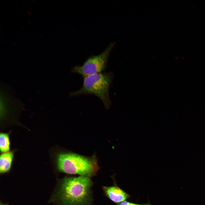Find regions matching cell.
Here are the masks:
<instances>
[{
	"mask_svg": "<svg viewBox=\"0 0 205 205\" xmlns=\"http://www.w3.org/2000/svg\"><path fill=\"white\" fill-rule=\"evenodd\" d=\"M89 177H65L58 182L50 201L57 205H92Z\"/></svg>",
	"mask_w": 205,
	"mask_h": 205,
	"instance_id": "obj_1",
	"label": "cell"
},
{
	"mask_svg": "<svg viewBox=\"0 0 205 205\" xmlns=\"http://www.w3.org/2000/svg\"><path fill=\"white\" fill-rule=\"evenodd\" d=\"M56 164L58 169L61 172L89 177L95 175L99 169L95 156L87 157L72 152L59 153Z\"/></svg>",
	"mask_w": 205,
	"mask_h": 205,
	"instance_id": "obj_2",
	"label": "cell"
},
{
	"mask_svg": "<svg viewBox=\"0 0 205 205\" xmlns=\"http://www.w3.org/2000/svg\"><path fill=\"white\" fill-rule=\"evenodd\" d=\"M113 77L110 72L100 73L83 78L82 87L78 90L71 92V97L82 95L92 94L99 97L105 107L108 109L111 102L109 91Z\"/></svg>",
	"mask_w": 205,
	"mask_h": 205,
	"instance_id": "obj_3",
	"label": "cell"
},
{
	"mask_svg": "<svg viewBox=\"0 0 205 205\" xmlns=\"http://www.w3.org/2000/svg\"><path fill=\"white\" fill-rule=\"evenodd\" d=\"M112 46L111 44L101 54L89 57L82 65L74 67L72 69L71 72L79 74L83 77L101 73L106 68Z\"/></svg>",
	"mask_w": 205,
	"mask_h": 205,
	"instance_id": "obj_4",
	"label": "cell"
},
{
	"mask_svg": "<svg viewBox=\"0 0 205 205\" xmlns=\"http://www.w3.org/2000/svg\"><path fill=\"white\" fill-rule=\"evenodd\" d=\"M103 191L105 195L111 201L119 204L128 198L130 196L116 185L103 186Z\"/></svg>",
	"mask_w": 205,
	"mask_h": 205,
	"instance_id": "obj_5",
	"label": "cell"
},
{
	"mask_svg": "<svg viewBox=\"0 0 205 205\" xmlns=\"http://www.w3.org/2000/svg\"><path fill=\"white\" fill-rule=\"evenodd\" d=\"M13 151L3 153L0 156V173H4L10 169L14 158Z\"/></svg>",
	"mask_w": 205,
	"mask_h": 205,
	"instance_id": "obj_6",
	"label": "cell"
},
{
	"mask_svg": "<svg viewBox=\"0 0 205 205\" xmlns=\"http://www.w3.org/2000/svg\"><path fill=\"white\" fill-rule=\"evenodd\" d=\"M0 149L2 153L9 152L10 149V139L9 134L7 133H0Z\"/></svg>",
	"mask_w": 205,
	"mask_h": 205,
	"instance_id": "obj_7",
	"label": "cell"
},
{
	"mask_svg": "<svg viewBox=\"0 0 205 205\" xmlns=\"http://www.w3.org/2000/svg\"><path fill=\"white\" fill-rule=\"evenodd\" d=\"M150 203H147L143 204H140L131 202L127 201H125L120 203L118 205H151Z\"/></svg>",
	"mask_w": 205,
	"mask_h": 205,
	"instance_id": "obj_8",
	"label": "cell"
},
{
	"mask_svg": "<svg viewBox=\"0 0 205 205\" xmlns=\"http://www.w3.org/2000/svg\"><path fill=\"white\" fill-rule=\"evenodd\" d=\"M0 205H7V204H4L3 203H1Z\"/></svg>",
	"mask_w": 205,
	"mask_h": 205,
	"instance_id": "obj_9",
	"label": "cell"
}]
</instances>
